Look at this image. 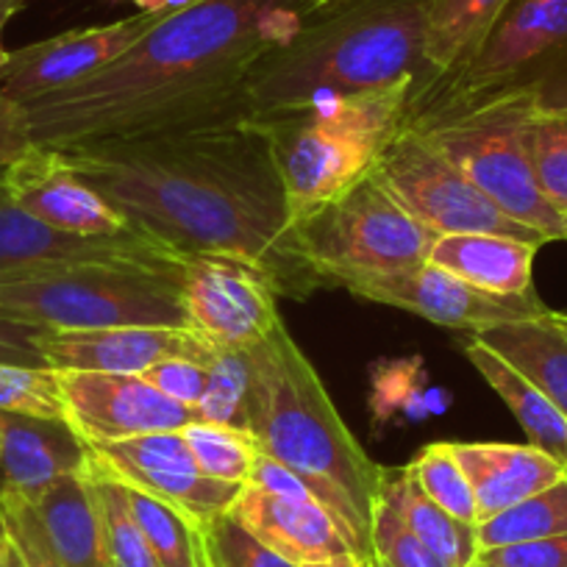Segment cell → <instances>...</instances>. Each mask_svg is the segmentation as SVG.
I'll return each mask as SVG.
<instances>
[{
	"label": "cell",
	"instance_id": "cell-36",
	"mask_svg": "<svg viewBox=\"0 0 567 567\" xmlns=\"http://www.w3.org/2000/svg\"><path fill=\"white\" fill-rule=\"evenodd\" d=\"M0 412L64 417L56 370L0 364Z\"/></svg>",
	"mask_w": 567,
	"mask_h": 567
},
{
	"label": "cell",
	"instance_id": "cell-9",
	"mask_svg": "<svg viewBox=\"0 0 567 567\" xmlns=\"http://www.w3.org/2000/svg\"><path fill=\"white\" fill-rule=\"evenodd\" d=\"M517 86H537L545 101L567 95V0H512L471 68L412 92L406 109L471 101Z\"/></svg>",
	"mask_w": 567,
	"mask_h": 567
},
{
	"label": "cell",
	"instance_id": "cell-28",
	"mask_svg": "<svg viewBox=\"0 0 567 567\" xmlns=\"http://www.w3.org/2000/svg\"><path fill=\"white\" fill-rule=\"evenodd\" d=\"M403 467H381L379 495L370 523V556L386 567H451L409 528L401 506Z\"/></svg>",
	"mask_w": 567,
	"mask_h": 567
},
{
	"label": "cell",
	"instance_id": "cell-1",
	"mask_svg": "<svg viewBox=\"0 0 567 567\" xmlns=\"http://www.w3.org/2000/svg\"><path fill=\"white\" fill-rule=\"evenodd\" d=\"M59 151L131 228L167 248L245 261L278 298L326 290L298 243L270 145L248 117Z\"/></svg>",
	"mask_w": 567,
	"mask_h": 567
},
{
	"label": "cell",
	"instance_id": "cell-47",
	"mask_svg": "<svg viewBox=\"0 0 567 567\" xmlns=\"http://www.w3.org/2000/svg\"><path fill=\"white\" fill-rule=\"evenodd\" d=\"M25 0H0V20H12L23 9Z\"/></svg>",
	"mask_w": 567,
	"mask_h": 567
},
{
	"label": "cell",
	"instance_id": "cell-45",
	"mask_svg": "<svg viewBox=\"0 0 567 567\" xmlns=\"http://www.w3.org/2000/svg\"><path fill=\"white\" fill-rule=\"evenodd\" d=\"M140 12H173V9L187 7L189 0H131Z\"/></svg>",
	"mask_w": 567,
	"mask_h": 567
},
{
	"label": "cell",
	"instance_id": "cell-35",
	"mask_svg": "<svg viewBox=\"0 0 567 567\" xmlns=\"http://www.w3.org/2000/svg\"><path fill=\"white\" fill-rule=\"evenodd\" d=\"M406 473L412 482L423 489L429 498L437 506H443L449 515L456 520L471 523L476 526V498H473V487L467 482V473L456 462L451 443H432L417 451L412 462L406 465Z\"/></svg>",
	"mask_w": 567,
	"mask_h": 567
},
{
	"label": "cell",
	"instance_id": "cell-24",
	"mask_svg": "<svg viewBox=\"0 0 567 567\" xmlns=\"http://www.w3.org/2000/svg\"><path fill=\"white\" fill-rule=\"evenodd\" d=\"M462 353L478 370V375L493 386L495 395L509 406V412L526 432L528 443L543 449L545 454L567 467V414L532 379H526L515 364L498 357L493 348L484 346L478 337L467 334L462 340Z\"/></svg>",
	"mask_w": 567,
	"mask_h": 567
},
{
	"label": "cell",
	"instance_id": "cell-53",
	"mask_svg": "<svg viewBox=\"0 0 567 567\" xmlns=\"http://www.w3.org/2000/svg\"><path fill=\"white\" fill-rule=\"evenodd\" d=\"M473 567H487V565H482V561H476V565H473Z\"/></svg>",
	"mask_w": 567,
	"mask_h": 567
},
{
	"label": "cell",
	"instance_id": "cell-40",
	"mask_svg": "<svg viewBox=\"0 0 567 567\" xmlns=\"http://www.w3.org/2000/svg\"><path fill=\"white\" fill-rule=\"evenodd\" d=\"M476 561L487 567H567V534L482 550Z\"/></svg>",
	"mask_w": 567,
	"mask_h": 567
},
{
	"label": "cell",
	"instance_id": "cell-2",
	"mask_svg": "<svg viewBox=\"0 0 567 567\" xmlns=\"http://www.w3.org/2000/svg\"><path fill=\"white\" fill-rule=\"evenodd\" d=\"M303 23L298 0H189L95 75L20 103L31 142L70 148L245 120L254 68Z\"/></svg>",
	"mask_w": 567,
	"mask_h": 567
},
{
	"label": "cell",
	"instance_id": "cell-48",
	"mask_svg": "<svg viewBox=\"0 0 567 567\" xmlns=\"http://www.w3.org/2000/svg\"><path fill=\"white\" fill-rule=\"evenodd\" d=\"M7 539H9V537H7ZM7 567H25L23 556L18 554V548H14L12 543H9V548H7Z\"/></svg>",
	"mask_w": 567,
	"mask_h": 567
},
{
	"label": "cell",
	"instance_id": "cell-49",
	"mask_svg": "<svg viewBox=\"0 0 567 567\" xmlns=\"http://www.w3.org/2000/svg\"><path fill=\"white\" fill-rule=\"evenodd\" d=\"M7 548H9V539H7V532H3V523H0V567H7Z\"/></svg>",
	"mask_w": 567,
	"mask_h": 567
},
{
	"label": "cell",
	"instance_id": "cell-29",
	"mask_svg": "<svg viewBox=\"0 0 567 567\" xmlns=\"http://www.w3.org/2000/svg\"><path fill=\"white\" fill-rule=\"evenodd\" d=\"M559 534H567V478L476 523L478 554L504 545L559 537Z\"/></svg>",
	"mask_w": 567,
	"mask_h": 567
},
{
	"label": "cell",
	"instance_id": "cell-51",
	"mask_svg": "<svg viewBox=\"0 0 567 567\" xmlns=\"http://www.w3.org/2000/svg\"><path fill=\"white\" fill-rule=\"evenodd\" d=\"M368 567H386V565H384V561H379V559H373V556H370Z\"/></svg>",
	"mask_w": 567,
	"mask_h": 567
},
{
	"label": "cell",
	"instance_id": "cell-4",
	"mask_svg": "<svg viewBox=\"0 0 567 567\" xmlns=\"http://www.w3.org/2000/svg\"><path fill=\"white\" fill-rule=\"evenodd\" d=\"M432 0H359L312 18L290 42L259 59L245 86L248 112L326 95L425 84V18Z\"/></svg>",
	"mask_w": 567,
	"mask_h": 567
},
{
	"label": "cell",
	"instance_id": "cell-39",
	"mask_svg": "<svg viewBox=\"0 0 567 567\" xmlns=\"http://www.w3.org/2000/svg\"><path fill=\"white\" fill-rule=\"evenodd\" d=\"M142 379L148 381L154 390H159L162 395L195 409V403L204 395L206 364L195 362V359H165V362H156L154 368L145 370Z\"/></svg>",
	"mask_w": 567,
	"mask_h": 567
},
{
	"label": "cell",
	"instance_id": "cell-30",
	"mask_svg": "<svg viewBox=\"0 0 567 567\" xmlns=\"http://www.w3.org/2000/svg\"><path fill=\"white\" fill-rule=\"evenodd\" d=\"M250 409H254V370L245 351L215 348L206 364V386L195 403V417L200 423L231 425L250 432Z\"/></svg>",
	"mask_w": 567,
	"mask_h": 567
},
{
	"label": "cell",
	"instance_id": "cell-6",
	"mask_svg": "<svg viewBox=\"0 0 567 567\" xmlns=\"http://www.w3.org/2000/svg\"><path fill=\"white\" fill-rule=\"evenodd\" d=\"M543 101L537 86H517L471 101L406 109L403 123L437 145L512 220L556 243L565 220L539 193L528 156V120Z\"/></svg>",
	"mask_w": 567,
	"mask_h": 567
},
{
	"label": "cell",
	"instance_id": "cell-25",
	"mask_svg": "<svg viewBox=\"0 0 567 567\" xmlns=\"http://www.w3.org/2000/svg\"><path fill=\"white\" fill-rule=\"evenodd\" d=\"M31 504L64 567H109L90 465L84 473L59 478Z\"/></svg>",
	"mask_w": 567,
	"mask_h": 567
},
{
	"label": "cell",
	"instance_id": "cell-38",
	"mask_svg": "<svg viewBox=\"0 0 567 567\" xmlns=\"http://www.w3.org/2000/svg\"><path fill=\"white\" fill-rule=\"evenodd\" d=\"M204 534L212 567H296L265 543H259L228 512L204 526Z\"/></svg>",
	"mask_w": 567,
	"mask_h": 567
},
{
	"label": "cell",
	"instance_id": "cell-46",
	"mask_svg": "<svg viewBox=\"0 0 567 567\" xmlns=\"http://www.w3.org/2000/svg\"><path fill=\"white\" fill-rule=\"evenodd\" d=\"M362 556L357 554H342L334 556V559H326V561H315V565H303V567H362Z\"/></svg>",
	"mask_w": 567,
	"mask_h": 567
},
{
	"label": "cell",
	"instance_id": "cell-21",
	"mask_svg": "<svg viewBox=\"0 0 567 567\" xmlns=\"http://www.w3.org/2000/svg\"><path fill=\"white\" fill-rule=\"evenodd\" d=\"M476 498L478 523L567 478V467L537 445L451 443Z\"/></svg>",
	"mask_w": 567,
	"mask_h": 567
},
{
	"label": "cell",
	"instance_id": "cell-41",
	"mask_svg": "<svg viewBox=\"0 0 567 567\" xmlns=\"http://www.w3.org/2000/svg\"><path fill=\"white\" fill-rule=\"evenodd\" d=\"M42 334H45V329L0 315V364L51 370L45 353H42Z\"/></svg>",
	"mask_w": 567,
	"mask_h": 567
},
{
	"label": "cell",
	"instance_id": "cell-54",
	"mask_svg": "<svg viewBox=\"0 0 567 567\" xmlns=\"http://www.w3.org/2000/svg\"><path fill=\"white\" fill-rule=\"evenodd\" d=\"M362 567H368V559H364V561H362Z\"/></svg>",
	"mask_w": 567,
	"mask_h": 567
},
{
	"label": "cell",
	"instance_id": "cell-27",
	"mask_svg": "<svg viewBox=\"0 0 567 567\" xmlns=\"http://www.w3.org/2000/svg\"><path fill=\"white\" fill-rule=\"evenodd\" d=\"M125 504L140 523L159 567H212L206 534L198 520L142 489L125 487Z\"/></svg>",
	"mask_w": 567,
	"mask_h": 567
},
{
	"label": "cell",
	"instance_id": "cell-8",
	"mask_svg": "<svg viewBox=\"0 0 567 567\" xmlns=\"http://www.w3.org/2000/svg\"><path fill=\"white\" fill-rule=\"evenodd\" d=\"M296 234L326 290L340 272H395L423 265L437 239L398 204L375 173L298 217Z\"/></svg>",
	"mask_w": 567,
	"mask_h": 567
},
{
	"label": "cell",
	"instance_id": "cell-19",
	"mask_svg": "<svg viewBox=\"0 0 567 567\" xmlns=\"http://www.w3.org/2000/svg\"><path fill=\"white\" fill-rule=\"evenodd\" d=\"M228 515L296 567L353 554L340 523L315 495L287 498L243 484Z\"/></svg>",
	"mask_w": 567,
	"mask_h": 567
},
{
	"label": "cell",
	"instance_id": "cell-37",
	"mask_svg": "<svg viewBox=\"0 0 567 567\" xmlns=\"http://www.w3.org/2000/svg\"><path fill=\"white\" fill-rule=\"evenodd\" d=\"M0 523L7 532L9 543L23 556L25 567H64L56 550L48 543L40 515L25 495L9 487H0Z\"/></svg>",
	"mask_w": 567,
	"mask_h": 567
},
{
	"label": "cell",
	"instance_id": "cell-15",
	"mask_svg": "<svg viewBox=\"0 0 567 567\" xmlns=\"http://www.w3.org/2000/svg\"><path fill=\"white\" fill-rule=\"evenodd\" d=\"M140 265L182 272L187 256L142 231L81 237L20 209L0 184V281L56 265Z\"/></svg>",
	"mask_w": 567,
	"mask_h": 567
},
{
	"label": "cell",
	"instance_id": "cell-32",
	"mask_svg": "<svg viewBox=\"0 0 567 567\" xmlns=\"http://www.w3.org/2000/svg\"><path fill=\"white\" fill-rule=\"evenodd\" d=\"M528 156L543 198L567 220V101H543L528 120Z\"/></svg>",
	"mask_w": 567,
	"mask_h": 567
},
{
	"label": "cell",
	"instance_id": "cell-22",
	"mask_svg": "<svg viewBox=\"0 0 567 567\" xmlns=\"http://www.w3.org/2000/svg\"><path fill=\"white\" fill-rule=\"evenodd\" d=\"M543 245L501 234H443L429 259L476 290L504 298L534 292V256Z\"/></svg>",
	"mask_w": 567,
	"mask_h": 567
},
{
	"label": "cell",
	"instance_id": "cell-13",
	"mask_svg": "<svg viewBox=\"0 0 567 567\" xmlns=\"http://www.w3.org/2000/svg\"><path fill=\"white\" fill-rule=\"evenodd\" d=\"M90 462L114 482L187 512L200 526L226 515L239 493V484L217 482L200 471L182 432H156L95 445L90 449Z\"/></svg>",
	"mask_w": 567,
	"mask_h": 567
},
{
	"label": "cell",
	"instance_id": "cell-50",
	"mask_svg": "<svg viewBox=\"0 0 567 567\" xmlns=\"http://www.w3.org/2000/svg\"><path fill=\"white\" fill-rule=\"evenodd\" d=\"M7 23H9V20H0V68H3V64H7V59H9V51L3 48V29H7Z\"/></svg>",
	"mask_w": 567,
	"mask_h": 567
},
{
	"label": "cell",
	"instance_id": "cell-52",
	"mask_svg": "<svg viewBox=\"0 0 567 567\" xmlns=\"http://www.w3.org/2000/svg\"><path fill=\"white\" fill-rule=\"evenodd\" d=\"M561 239H565V243H567V220H565V231H561Z\"/></svg>",
	"mask_w": 567,
	"mask_h": 567
},
{
	"label": "cell",
	"instance_id": "cell-18",
	"mask_svg": "<svg viewBox=\"0 0 567 567\" xmlns=\"http://www.w3.org/2000/svg\"><path fill=\"white\" fill-rule=\"evenodd\" d=\"M42 353L51 370L142 375L165 359H195L209 364L215 346L189 329L123 326L95 331H45Z\"/></svg>",
	"mask_w": 567,
	"mask_h": 567
},
{
	"label": "cell",
	"instance_id": "cell-3",
	"mask_svg": "<svg viewBox=\"0 0 567 567\" xmlns=\"http://www.w3.org/2000/svg\"><path fill=\"white\" fill-rule=\"evenodd\" d=\"M254 370L250 434L259 454L290 467L334 515L353 554L370 559V523L381 484L375 465L342 423L329 390L287 326L245 348Z\"/></svg>",
	"mask_w": 567,
	"mask_h": 567
},
{
	"label": "cell",
	"instance_id": "cell-10",
	"mask_svg": "<svg viewBox=\"0 0 567 567\" xmlns=\"http://www.w3.org/2000/svg\"><path fill=\"white\" fill-rule=\"evenodd\" d=\"M373 173L395 195L398 204L417 217L437 237L443 234H501L545 245L548 239L534 228L512 220L489 200L437 145L417 128L403 123L381 151Z\"/></svg>",
	"mask_w": 567,
	"mask_h": 567
},
{
	"label": "cell",
	"instance_id": "cell-33",
	"mask_svg": "<svg viewBox=\"0 0 567 567\" xmlns=\"http://www.w3.org/2000/svg\"><path fill=\"white\" fill-rule=\"evenodd\" d=\"M182 437L187 440L195 462L209 478L226 484H248L256 462H259V445L256 437L245 429L217 423H195L184 425Z\"/></svg>",
	"mask_w": 567,
	"mask_h": 567
},
{
	"label": "cell",
	"instance_id": "cell-23",
	"mask_svg": "<svg viewBox=\"0 0 567 567\" xmlns=\"http://www.w3.org/2000/svg\"><path fill=\"white\" fill-rule=\"evenodd\" d=\"M509 7L512 0H432L423 48L429 79L417 90L443 84L471 68Z\"/></svg>",
	"mask_w": 567,
	"mask_h": 567
},
{
	"label": "cell",
	"instance_id": "cell-14",
	"mask_svg": "<svg viewBox=\"0 0 567 567\" xmlns=\"http://www.w3.org/2000/svg\"><path fill=\"white\" fill-rule=\"evenodd\" d=\"M182 292L193 329L215 348H245L278 323V296L256 267L228 256H187Z\"/></svg>",
	"mask_w": 567,
	"mask_h": 567
},
{
	"label": "cell",
	"instance_id": "cell-55",
	"mask_svg": "<svg viewBox=\"0 0 567 567\" xmlns=\"http://www.w3.org/2000/svg\"><path fill=\"white\" fill-rule=\"evenodd\" d=\"M0 176H3V173H0Z\"/></svg>",
	"mask_w": 567,
	"mask_h": 567
},
{
	"label": "cell",
	"instance_id": "cell-43",
	"mask_svg": "<svg viewBox=\"0 0 567 567\" xmlns=\"http://www.w3.org/2000/svg\"><path fill=\"white\" fill-rule=\"evenodd\" d=\"M248 484H254V487L259 489H267V493L287 495V498H307V495H312L307 484H303L290 467L278 465V462L267 460V456H259Z\"/></svg>",
	"mask_w": 567,
	"mask_h": 567
},
{
	"label": "cell",
	"instance_id": "cell-12",
	"mask_svg": "<svg viewBox=\"0 0 567 567\" xmlns=\"http://www.w3.org/2000/svg\"><path fill=\"white\" fill-rule=\"evenodd\" d=\"M62 412L90 449L156 432H182L195 409L162 395L142 375L56 370Z\"/></svg>",
	"mask_w": 567,
	"mask_h": 567
},
{
	"label": "cell",
	"instance_id": "cell-34",
	"mask_svg": "<svg viewBox=\"0 0 567 567\" xmlns=\"http://www.w3.org/2000/svg\"><path fill=\"white\" fill-rule=\"evenodd\" d=\"M90 478L92 489H95L97 512H101L103 550H106L109 567H159L140 523L134 520L128 504H125L123 484L97 471L92 462Z\"/></svg>",
	"mask_w": 567,
	"mask_h": 567
},
{
	"label": "cell",
	"instance_id": "cell-11",
	"mask_svg": "<svg viewBox=\"0 0 567 567\" xmlns=\"http://www.w3.org/2000/svg\"><path fill=\"white\" fill-rule=\"evenodd\" d=\"M329 290H348L364 301L403 309L420 315L429 323L465 334H482L493 326L548 312L537 292L520 298L493 296L476 290L432 261L395 272H340L329 281Z\"/></svg>",
	"mask_w": 567,
	"mask_h": 567
},
{
	"label": "cell",
	"instance_id": "cell-26",
	"mask_svg": "<svg viewBox=\"0 0 567 567\" xmlns=\"http://www.w3.org/2000/svg\"><path fill=\"white\" fill-rule=\"evenodd\" d=\"M473 337L515 364L567 414V315L548 309L537 318L493 326Z\"/></svg>",
	"mask_w": 567,
	"mask_h": 567
},
{
	"label": "cell",
	"instance_id": "cell-5",
	"mask_svg": "<svg viewBox=\"0 0 567 567\" xmlns=\"http://www.w3.org/2000/svg\"><path fill=\"white\" fill-rule=\"evenodd\" d=\"M414 84L359 95H326L296 106L248 114L267 140L292 223L370 176L406 117Z\"/></svg>",
	"mask_w": 567,
	"mask_h": 567
},
{
	"label": "cell",
	"instance_id": "cell-17",
	"mask_svg": "<svg viewBox=\"0 0 567 567\" xmlns=\"http://www.w3.org/2000/svg\"><path fill=\"white\" fill-rule=\"evenodd\" d=\"M0 184L20 209L59 231L81 234V237H114V234L136 231L70 167L68 156L59 148L34 145L29 154L3 171Z\"/></svg>",
	"mask_w": 567,
	"mask_h": 567
},
{
	"label": "cell",
	"instance_id": "cell-7",
	"mask_svg": "<svg viewBox=\"0 0 567 567\" xmlns=\"http://www.w3.org/2000/svg\"><path fill=\"white\" fill-rule=\"evenodd\" d=\"M0 315L45 331L123 326L193 329L182 272L140 265H56L0 281Z\"/></svg>",
	"mask_w": 567,
	"mask_h": 567
},
{
	"label": "cell",
	"instance_id": "cell-44",
	"mask_svg": "<svg viewBox=\"0 0 567 567\" xmlns=\"http://www.w3.org/2000/svg\"><path fill=\"white\" fill-rule=\"evenodd\" d=\"M298 3H301L307 20H312V18H323V14H331V12H340V9L351 7V3H359V0H298Z\"/></svg>",
	"mask_w": 567,
	"mask_h": 567
},
{
	"label": "cell",
	"instance_id": "cell-16",
	"mask_svg": "<svg viewBox=\"0 0 567 567\" xmlns=\"http://www.w3.org/2000/svg\"><path fill=\"white\" fill-rule=\"evenodd\" d=\"M162 14L167 12H136L114 23L64 31L51 40L9 51L7 64L0 68V95L14 103H29L79 84L128 51L151 25L159 23Z\"/></svg>",
	"mask_w": 567,
	"mask_h": 567
},
{
	"label": "cell",
	"instance_id": "cell-20",
	"mask_svg": "<svg viewBox=\"0 0 567 567\" xmlns=\"http://www.w3.org/2000/svg\"><path fill=\"white\" fill-rule=\"evenodd\" d=\"M90 445L64 417L0 412V487L37 501L59 478L84 473Z\"/></svg>",
	"mask_w": 567,
	"mask_h": 567
},
{
	"label": "cell",
	"instance_id": "cell-42",
	"mask_svg": "<svg viewBox=\"0 0 567 567\" xmlns=\"http://www.w3.org/2000/svg\"><path fill=\"white\" fill-rule=\"evenodd\" d=\"M34 148L20 103L0 95V173Z\"/></svg>",
	"mask_w": 567,
	"mask_h": 567
},
{
	"label": "cell",
	"instance_id": "cell-31",
	"mask_svg": "<svg viewBox=\"0 0 567 567\" xmlns=\"http://www.w3.org/2000/svg\"><path fill=\"white\" fill-rule=\"evenodd\" d=\"M401 506L403 517H406L409 528L423 539L440 559L449 561L451 567H473L478 559V543H476V526L471 523L456 520L454 515L434 504L412 476L403 467L401 482Z\"/></svg>",
	"mask_w": 567,
	"mask_h": 567
}]
</instances>
